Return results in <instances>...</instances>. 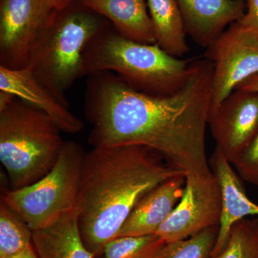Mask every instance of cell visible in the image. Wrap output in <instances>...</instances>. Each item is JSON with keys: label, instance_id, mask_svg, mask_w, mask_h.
Returning <instances> with one entry per match:
<instances>
[{"label": "cell", "instance_id": "6da1fadb", "mask_svg": "<svg viewBox=\"0 0 258 258\" xmlns=\"http://www.w3.org/2000/svg\"><path fill=\"white\" fill-rule=\"evenodd\" d=\"M213 64L191 60L187 81L172 94L154 96L131 87L110 71L88 76L84 111L93 147L138 145L155 151L184 173L207 179L213 173L206 152Z\"/></svg>", "mask_w": 258, "mask_h": 258}, {"label": "cell", "instance_id": "7a4b0ae2", "mask_svg": "<svg viewBox=\"0 0 258 258\" xmlns=\"http://www.w3.org/2000/svg\"><path fill=\"white\" fill-rule=\"evenodd\" d=\"M144 146L93 147L83 161L76 211L81 237L98 257L116 238L142 198L166 180L185 175Z\"/></svg>", "mask_w": 258, "mask_h": 258}, {"label": "cell", "instance_id": "3957f363", "mask_svg": "<svg viewBox=\"0 0 258 258\" xmlns=\"http://www.w3.org/2000/svg\"><path fill=\"white\" fill-rule=\"evenodd\" d=\"M191 60L174 57L157 44L125 38L110 23L88 44L83 52L82 74L84 77L110 71L140 92L166 96L184 86Z\"/></svg>", "mask_w": 258, "mask_h": 258}, {"label": "cell", "instance_id": "277c9868", "mask_svg": "<svg viewBox=\"0 0 258 258\" xmlns=\"http://www.w3.org/2000/svg\"><path fill=\"white\" fill-rule=\"evenodd\" d=\"M108 24L81 1L52 10L32 44L26 67L55 98L69 106L66 93L83 78V52Z\"/></svg>", "mask_w": 258, "mask_h": 258}, {"label": "cell", "instance_id": "5b68a950", "mask_svg": "<svg viewBox=\"0 0 258 258\" xmlns=\"http://www.w3.org/2000/svg\"><path fill=\"white\" fill-rule=\"evenodd\" d=\"M45 112L15 97L0 108V161L11 189L34 184L50 172L64 142Z\"/></svg>", "mask_w": 258, "mask_h": 258}, {"label": "cell", "instance_id": "8992f818", "mask_svg": "<svg viewBox=\"0 0 258 258\" xmlns=\"http://www.w3.org/2000/svg\"><path fill=\"white\" fill-rule=\"evenodd\" d=\"M86 154L77 142H64L50 172L34 184L8 190L1 201L17 212L32 232L50 225L76 208Z\"/></svg>", "mask_w": 258, "mask_h": 258}, {"label": "cell", "instance_id": "52a82bcc", "mask_svg": "<svg viewBox=\"0 0 258 258\" xmlns=\"http://www.w3.org/2000/svg\"><path fill=\"white\" fill-rule=\"evenodd\" d=\"M205 56L213 64L210 116L239 85L258 74V36L236 22L207 48Z\"/></svg>", "mask_w": 258, "mask_h": 258}, {"label": "cell", "instance_id": "ba28073f", "mask_svg": "<svg viewBox=\"0 0 258 258\" xmlns=\"http://www.w3.org/2000/svg\"><path fill=\"white\" fill-rule=\"evenodd\" d=\"M222 195L215 176H185L184 192L171 215L155 234L166 243L183 240L220 225Z\"/></svg>", "mask_w": 258, "mask_h": 258}, {"label": "cell", "instance_id": "9c48e42d", "mask_svg": "<svg viewBox=\"0 0 258 258\" xmlns=\"http://www.w3.org/2000/svg\"><path fill=\"white\" fill-rule=\"evenodd\" d=\"M52 10L49 0H0V66L26 67L32 44Z\"/></svg>", "mask_w": 258, "mask_h": 258}, {"label": "cell", "instance_id": "30bf717a", "mask_svg": "<svg viewBox=\"0 0 258 258\" xmlns=\"http://www.w3.org/2000/svg\"><path fill=\"white\" fill-rule=\"evenodd\" d=\"M216 148L233 164L258 133V93L235 90L209 117Z\"/></svg>", "mask_w": 258, "mask_h": 258}, {"label": "cell", "instance_id": "8fae6325", "mask_svg": "<svg viewBox=\"0 0 258 258\" xmlns=\"http://www.w3.org/2000/svg\"><path fill=\"white\" fill-rule=\"evenodd\" d=\"M209 162L220 185L222 195V214L218 235L210 257L215 258L225 248L231 230L236 222L246 217H258V205L249 200L240 176L217 148Z\"/></svg>", "mask_w": 258, "mask_h": 258}, {"label": "cell", "instance_id": "7c38bea8", "mask_svg": "<svg viewBox=\"0 0 258 258\" xmlns=\"http://www.w3.org/2000/svg\"><path fill=\"white\" fill-rule=\"evenodd\" d=\"M186 34L208 48L245 13L244 0H177Z\"/></svg>", "mask_w": 258, "mask_h": 258}, {"label": "cell", "instance_id": "4fadbf2b", "mask_svg": "<svg viewBox=\"0 0 258 258\" xmlns=\"http://www.w3.org/2000/svg\"><path fill=\"white\" fill-rule=\"evenodd\" d=\"M0 91L11 93L45 112L64 133H79L84 128L82 120L55 98L28 67L10 69L0 66Z\"/></svg>", "mask_w": 258, "mask_h": 258}, {"label": "cell", "instance_id": "5bb4252c", "mask_svg": "<svg viewBox=\"0 0 258 258\" xmlns=\"http://www.w3.org/2000/svg\"><path fill=\"white\" fill-rule=\"evenodd\" d=\"M184 185L185 175H180L147 193L134 207L116 237L155 234L179 203Z\"/></svg>", "mask_w": 258, "mask_h": 258}, {"label": "cell", "instance_id": "9a60e30c", "mask_svg": "<svg viewBox=\"0 0 258 258\" xmlns=\"http://www.w3.org/2000/svg\"><path fill=\"white\" fill-rule=\"evenodd\" d=\"M106 19L122 36L144 44H157L147 0H81Z\"/></svg>", "mask_w": 258, "mask_h": 258}, {"label": "cell", "instance_id": "2e32d148", "mask_svg": "<svg viewBox=\"0 0 258 258\" xmlns=\"http://www.w3.org/2000/svg\"><path fill=\"white\" fill-rule=\"evenodd\" d=\"M32 244L39 258H96L83 243L76 208L34 231Z\"/></svg>", "mask_w": 258, "mask_h": 258}, {"label": "cell", "instance_id": "e0dca14e", "mask_svg": "<svg viewBox=\"0 0 258 258\" xmlns=\"http://www.w3.org/2000/svg\"><path fill=\"white\" fill-rule=\"evenodd\" d=\"M147 3L157 45L174 57L188 53L187 34L177 0H147Z\"/></svg>", "mask_w": 258, "mask_h": 258}, {"label": "cell", "instance_id": "ac0fdd59", "mask_svg": "<svg viewBox=\"0 0 258 258\" xmlns=\"http://www.w3.org/2000/svg\"><path fill=\"white\" fill-rule=\"evenodd\" d=\"M32 230L17 212L0 204V258H10L32 245Z\"/></svg>", "mask_w": 258, "mask_h": 258}, {"label": "cell", "instance_id": "d6986e66", "mask_svg": "<svg viewBox=\"0 0 258 258\" xmlns=\"http://www.w3.org/2000/svg\"><path fill=\"white\" fill-rule=\"evenodd\" d=\"M166 242L157 234L118 237L108 242L104 258H157Z\"/></svg>", "mask_w": 258, "mask_h": 258}, {"label": "cell", "instance_id": "ffe728a7", "mask_svg": "<svg viewBox=\"0 0 258 258\" xmlns=\"http://www.w3.org/2000/svg\"><path fill=\"white\" fill-rule=\"evenodd\" d=\"M215 258H258V218L236 222L225 248Z\"/></svg>", "mask_w": 258, "mask_h": 258}, {"label": "cell", "instance_id": "44dd1931", "mask_svg": "<svg viewBox=\"0 0 258 258\" xmlns=\"http://www.w3.org/2000/svg\"><path fill=\"white\" fill-rule=\"evenodd\" d=\"M218 231L219 225L214 226L185 240L166 243L157 258H210Z\"/></svg>", "mask_w": 258, "mask_h": 258}, {"label": "cell", "instance_id": "7402d4cb", "mask_svg": "<svg viewBox=\"0 0 258 258\" xmlns=\"http://www.w3.org/2000/svg\"><path fill=\"white\" fill-rule=\"evenodd\" d=\"M232 166L240 178L258 186V133Z\"/></svg>", "mask_w": 258, "mask_h": 258}, {"label": "cell", "instance_id": "603a6c76", "mask_svg": "<svg viewBox=\"0 0 258 258\" xmlns=\"http://www.w3.org/2000/svg\"><path fill=\"white\" fill-rule=\"evenodd\" d=\"M245 13L239 22L258 36V0H244Z\"/></svg>", "mask_w": 258, "mask_h": 258}, {"label": "cell", "instance_id": "cb8c5ba5", "mask_svg": "<svg viewBox=\"0 0 258 258\" xmlns=\"http://www.w3.org/2000/svg\"><path fill=\"white\" fill-rule=\"evenodd\" d=\"M235 90H243L258 93V74L251 76L237 86Z\"/></svg>", "mask_w": 258, "mask_h": 258}, {"label": "cell", "instance_id": "d4e9b609", "mask_svg": "<svg viewBox=\"0 0 258 258\" xmlns=\"http://www.w3.org/2000/svg\"><path fill=\"white\" fill-rule=\"evenodd\" d=\"M10 258H39L36 251L34 248L33 244L28 248L24 249L22 252L12 256Z\"/></svg>", "mask_w": 258, "mask_h": 258}, {"label": "cell", "instance_id": "484cf974", "mask_svg": "<svg viewBox=\"0 0 258 258\" xmlns=\"http://www.w3.org/2000/svg\"><path fill=\"white\" fill-rule=\"evenodd\" d=\"M81 0H49L54 10H60Z\"/></svg>", "mask_w": 258, "mask_h": 258}]
</instances>
